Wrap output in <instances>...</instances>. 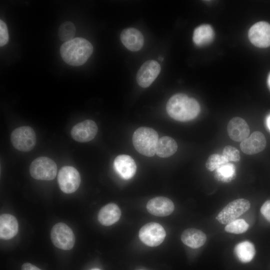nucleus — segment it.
<instances>
[{"label": "nucleus", "mask_w": 270, "mask_h": 270, "mask_svg": "<svg viewBox=\"0 0 270 270\" xmlns=\"http://www.w3.org/2000/svg\"><path fill=\"white\" fill-rule=\"evenodd\" d=\"M250 206V202L246 199L235 200L222 208L216 216V219L222 224H228L247 212Z\"/></svg>", "instance_id": "423d86ee"}, {"label": "nucleus", "mask_w": 270, "mask_h": 270, "mask_svg": "<svg viewBox=\"0 0 270 270\" xmlns=\"http://www.w3.org/2000/svg\"><path fill=\"white\" fill-rule=\"evenodd\" d=\"M160 64L154 60L144 62L138 70L136 81L142 88L148 87L156 80L160 72Z\"/></svg>", "instance_id": "9b49d317"}, {"label": "nucleus", "mask_w": 270, "mask_h": 270, "mask_svg": "<svg viewBox=\"0 0 270 270\" xmlns=\"http://www.w3.org/2000/svg\"><path fill=\"white\" fill-rule=\"evenodd\" d=\"M50 238L56 247L63 250H70L74 244L75 238L72 230L63 222L58 223L52 227Z\"/></svg>", "instance_id": "0eeeda50"}, {"label": "nucleus", "mask_w": 270, "mask_h": 270, "mask_svg": "<svg viewBox=\"0 0 270 270\" xmlns=\"http://www.w3.org/2000/svg\"><path fill=\"white\" fill-rule=\"evenodd\" d=\"M158 139V135L154 129L148 127H140L133 134L132 143L138 152L150 157L156 154Z\"/></svg>", "instance_id": "7ed1b4c3"}, {"label": "nucleus", "mask_w": 270, "mask_h": 270, "mask_svg": "<svg viewBox=\"0 0 270 270\" xmlns=\"http://www.w3.org/2000/svg\"><path fill=\"white\" fill-rule=\"evenodd\" d=\"M222 155L229 162H238L240 160V154L238 150L230 146H227L224 148Z\"/></svg>", "instance_id": "cd10ccee"}, {"label": "nucleus", "mask_w": 270, "mask_h": 270, "mask_svg": "<svg viewBox=\"0 0 270 270\" xmlns=\"http://www.w3.org/2000/svg\"><path fill=\"white\" fill-rule=\"evenodd\" d=\"M114 166L116 172L124 180L133 177L136 170L134 160L128 155L121 154L116 156Z\"/></svg>", "instance_id": "dca6fc26"}, {"label": "nucleus", "mask_w": 270, "mask_h": 270, "mask_svg": "<svg viewBox=\"0 0 270 270\" xmlns=\"http://www.w3.org/2000/svg\"><path fill=\"white\" fill-rule=\"evenodd\" d=\"M229 162L222 154H213L208 158L206 163V168L210 171H214L222 164Z\"/></svg>", "instance_id": "bb28decb"}, {"label": "nucleus", "mask_w": 270, "mask_h": 270, "mask_svg": "<svg viewBox=\"0 0 270 270\" xmlns=\"http://www.w3.org/2000/svg\"><path fill=\"white\" fill-rule=\"evenodd\" d=\"M76 32V28L72 22H65L59 27L58 35L60 40L65 42L74 38Z\"/></svg>", "instance_id": "393cba45"}, {"label": "nucleus", "mask_w": 270, "mask_h": 270, "mask_svg": "<svg viewBox=\"0 0 270 270\" xmlns=\"http://www.w3.org/2000/svg\"><path fill=\"white\" fill-rule=\"evenodd\" d=\"M120 37L123 44L131 51H138L144 45L143 35L139 30L135 28H128L124 30Z\"/></svg>", "instance_id": "f3484780"}, {"label": "nucleus", "mask_w": 270, "mask_h": 270, "mask_svg": "<svg viewBox=\"0 0 270 270\" xmlns=\"http://www.w3.org/2000/svg\"><path fill=\"white\" fill-rule=\"evenodd\" d=\"M18 230V222L12 214H4L0 216V236L4 240L14 238Z\"/></svg>", "instance_id": "a211bd4d"}, {"label": "nucleus", "mask_w": 270, "mask_h": 270, "mask_svg": "<svg viewBox=\"0 0 270 270\" xmlns=\"http://www.w3.org/2000/svg\"><path fill=\"white\" fill-rule=\"evenodd\" d=\"M166 233L164 228L156 222H150L144 224L140 230L139 238L146 245L156 246L164 240Z\"/></svg>", "instance_id": "1a4fd4ad"}, {"label": "nucleus", "mask_w": 270, "mask_h": 270, "mask_svg": "<svg viewBox=\"0 0 270 270\" xmlns=\"http://www.w3.org/2000/svg\"><path fill=\"white\" fill-rule=\"evenodd\" d=\"M214 36V32L210 26L202 24L194 30L192 40L196 45L202 46L210 43Z\"/></svg>", "instance_id": "5701e85b"}, {"label": "nucleus", "mask_w": 270, "mask_h": 270, "mask_svg": "<svg viewBox=\"0 0 270 270\" xmlns=\"http://www.w3.org/2000/svg\"><path fill=\"white\" fill-rule=\"evenodd\" d=\"M248 38L255 46L264 48L270 46V24L266 22L254 24L248 31Z\"/></svg>", "instance_id": "9d476101"}, {"label": "nucleus", "mask_w": 270, "mask_h": 270, "mask_svg": "<svg viewBox=\"0 0 270 270\" xmlns=\"http://www.w3.org/2000/svg\"><path fill=\"white\" fill-rule=\"evenodd\" d=\"M146 208L152 214L165 216L173 212L174 206L172 202L168 198L158 196L150 199L148 202Z\"/></svg>", "instance_id": "4468645a"}, {"label": "nucleus", "mask_w": 270, "mask_h": 270, "mask_svg": "<svg viewBox=\"0 0 270 270\" xmlns=\"http://www.w3.org/2000/svg\"><path fill=\"white\" fill-rule=\"evenodd\" d=\"M98 130L94 122L86 120L76 124L71 130L70 134L72 138L80 142H85L92 140L95 137Z\"/></svg>", "instance_id": "f8f14e48"}, {"label": "nucleus", "mask_w": 270, "mask_h": 270, "mask_svg": "<svg viewBox=\"0 0 270 270\" xmlns=\"http://www.w3.org/2000/svg\"><path fill=\"white\" fill-rule=\"evenodd\" d=\"M206 238V236L203 232L194 228L186 229L181 235L182 242L192 248H197L203 246Z\"/></svg>", "instance_id": "aec40b11"}, {"label": "nucleus", "mask_w": 270, "mask_h": 270, "mask_svg": "<svg viewBox=\"0 0 270 270\" xmlns=\"http://www.w3.org/2000/svg\"><path fill=\"white\" fill-rule=\"evenodd\" d=\"M9 39L8 28L4 22L0 20V46H3L6 44Z\"/></svg>", "instance_id": "c85d7f7f"}, {"label": "nucleus", "mask_w": 270, "mask_h": 270, "mask_svg": "<svg viewBox=\"0 0 270 270\" xmlns=\"http://www.w3.org/2000/svg\"><path fill=\"white\" fill-rule=\"evenodd\" d=\"M227 130L230 138L238 142H242L250 134L248 124L243 118L240 117L233 118L229 121Z\"/></svg>", "instance_id": "2eb2a0df"}, {"label": "nucleus", "mask_w": 270, "mask_h": 270, "mask_svg": "<svg viewBox=\"0 0 270 270\" xmlns=\"http://www.w3.org/2000/svg\"><path fill=\"white\" fill-rule=\"evenodd\" d=\"M236 257L242 263L250 262L256 254V249L254 244L248 240L238 244L234 248Z\"/></svg>", "instance_id": "412c9836"}, {"label": "nucleus", "mask_w": 270, "mask_h": 270, "mask_svg": "<svg viewBox=\"0 0 270 270\" xmlns=\"http://www.w3.org/2000/svg\"><path fill=\"white\" fill-rule=\"evenodd\" d=\"M178 144L172 138L162 136L158 140L156 154L160 158H168L173 155L177 150Z\"/></svg>", "instance_id": "4be33fe9"}, {"label": "nucleus", "mask_w": 270, "mask_h": 270, "mask_svg": "<svg viewBox=\"0 0 270 270\" xmlns=\"http://www.w3.org/2000/svg\"><path fill=\"white\" fill-rule=\"evenodd\" d=\"M30 172L34 179L50 180L56 176L57 166L51 158L40 156L32 162L30 166Z\"/></svg>", "instance_id": "20e7f679"}, {"label": "nucleus", "mask_w": 270, "mask_h": 270, "mask_svg": "<svg viewBox=\"0 0 270 270\" xmlns=\"http://www.w3.org/2000/svg\"><path fill=\"white\" fill-rule=\"evenodd\" d=\"M36 140L34 130L28 126L17 128L10 134V140L13 146L24 152L31 150L35 146Z\"/></svg>", "instance_id": "39448f33"}, {"label": "nucleus", "mask_w": 270, "mask_h": 270, "mask_svg": "<svg viewBox=\"0 0 270 270\" xmlns=\"http://www.w3.org/2000/svg\"><path fill=\"white\" fill-rule=\"evenodd\" d=\"M248 227V224L244 220L237 219L226 224L224 230L228 232L240 234L246 232Z\"/></svg>", "instance_id": "a878e982"}, {"label": "nucleus", "mask_w": 270, "mask_h": 270, "mask_svg": "<svg viewBox=\"0 0 270 270\" xmlns=\"http://www.w3.org/2000/svg\"><path fill=\"white\" fill-rule=\"evenodd\" d=\"M266 124H267L268 128L270 130V114L267 118Z\"/></svg>", "instance_id": "2f4dec72"}, {"label": "nucleus", "mask_w": 270, "mask_h": 270, "mask_svg": "<svg viewBox=\"0 0 270 270\" xmlns=\"http://www.w3.org/2000/svg\"><path fill=\"white\" fill-rule=\"evenodd\" d=\"M121 216L119 207L115 204H108L103 206L98 214V220L105 226L112 225L117 222Z\"/></svg>", "instance_id": "6ab92c4d"}, {"label": "nucleus", "mask_w": 270, "mask_h": 270, "mask_svg": "<svg viewBox=\"0 0 270 270\" xmlns=\"http://www.w3.org/2000/svg\"><path fill=\"white\" fill-rule=\"evenodd\" d=\"M166 112L173 119L185 122L195 118L200 112L198 102L184 94H176L168 100L166 106Z\"/></svg>", "instance_id": "f257e3e1"}, {"label": "nucleus", "mask_w": 270, "mask_h": 270, "mask_svg": "<svg viewBox=\"0 0 270 270\" xmlns=\"http://www.w3.org/2000/svg\"><path fill=\"white\" fill-rule=\"evenodd\" d=\"M90 270H100L98 268H92V269Z\"/></svg>", "instance_id": "f704fd0d"}, {"label": "nucleus", "mask_w": 270, "mask_h": 270, "mask_svg": "<svg viewBox=\"0 0 270 270\" xmlns=\"http://www.w3.org/2000/svg\"><path fill=\"white\" fill-rule=\"evenodd\" d=\"M266 144L264 134L258 131L254 132L240 144L241 150L248 154H254L262 151Z\"/></svg>", "instance_id": "ddd939ff"}, {"label": "nucleus", "mask_w": 270, "mask_h": 270, "mask_svg": "<svg viewBox=\"0 0 270 270\" xmlns=\"http://www.w3.org/2000/svg\"><path fill=\"white\" fill-rule=\"evenodd\" d=\"M260 211L264 218L270 222V200H268L263 204Z\"/></svg>", "instance_id": "c756f323"}, {"label": "nucleus", "mask_w": 270, "mask_h": 270, "mask_svg": "<svg viewBox=\"0 0 270 270\" xmlns=\"http://www.w3.org/2000/svg\"><path fill=\"white\" fill-rule=\"evenodd\" d=\"M159 60H160L162 61V60H164V58H162V57H160V58H159Z\"/></svg>", "instance_id": "72a5a7b5"}, {"label": "nucleus", "mask_w": 270, "mask_h": 270, "mask_svg": "<svg viewBox=\"0 0 270 270\" xmlns=\"http://www.w3.org/2000/svg\"><path fill=\"white\" fill-rule=\"evenodd\" d=\"M58 182L62 192L71 194L78 189L80 184V176L76 168L64 166L58 172Z\"/></svg>", "instance_id": "6e6552de"}, {"label": "nucleus", "mask_w": 270, "mask_h": 270, "mask_svg": "<svg viewBox=\"0 0 270 270\" xmlns=\"http://www.w3.org/2000/svg\"><path fill=\"white\" fill-rule=\"evenodd\" d=\"M268 85H269V86L270 87V76H268Z\"/></svg>", "instance_id": "473e14b6"}, {"label": "nucleus", "mask_w": 270, "mask_h": 270, "mask_svg": "<svg viewBox=\"0 0 270 270\" xmlns=\"http://www.w3.org/2000/svg\"><path fill=\"white\" fill-rule=\"evenodd\" d=\"M21 270H41L36 266L30 263H24L22 266Z\"/></svg>", "instance_id": "7c9ffc66"}, {"label": "nucleus", "mask_w": 270, "mask_h": 270, "mask_svg": "<svg viewBox=\"0 0 270 270\" xmlns=\"http://www.w3.org/2000/svg\"><path fill=\"white\" fill-rule=\"evenodd\" d=\"M236 177V168L230 162L222 164L216 170V178L222 182H228Z\"/></svg>", "instance_id": "b1692460"}, {"label": "nucleus", "mask_w": 270, "mask_h": 270, "mask_svg": "<svg viewBox=\"0 0 270 270\" xmlns=\"http://www.w3.org/2000/svg\"><path fill=\"white\" fill-rule=\"evenodd\" d=\"M93 52V46L88 40L76 38L64 42L60 48L61 56L68 64L79 66L84 64Z\"/></svg>", "instance_id": "f03ea898"}]
</instances>
